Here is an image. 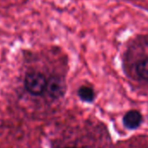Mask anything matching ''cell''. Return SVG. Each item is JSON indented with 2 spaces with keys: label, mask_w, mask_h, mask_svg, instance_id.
I'll use <instances>...</instances> for the list:
<instances>
[{
  "label": "cell",
  "mask_w": 148,
  "mask_h": 148,
  "mask_svg": "<svg viewBox=\"0 0 148 148\" xmlns=\"http://www.w3.org/2000/svg\"><path fill=\"white\" fill-rule=\"evenodd\" d=\"M78 95L82 101L91 103L95 99V91L92 87L84 85L78 89Z\"/></svg>",
  "instance_id": "obj_4"
},
{
  "label": "cell",
  "mask_w": 148,
  "mask_h": 148,
  "mask_svg": "<svg viewBox=\"0 0 148 148\" xmlns=\"http://www.w3.org/2000/svg\"><path fill=\"white\" fill-rule=\"evenodd\" d=\"M66 85L64 79L58 75H51L47 79L45 92L52 99H59L65 94Z\"/></svg>",
  "instance_id": "obj_2"
},
{
  "label": "cell",
  "mask_w": 148,
  "mask_h": 148,
  "mask_svg": "<svg viewBox=\"0 0 148 148\" xmlns=\"http://www.w3.org/2000/svg\"><path fill=\"white\" fill-rule=\"evenodd\" d=\"M142 114L137 110H130L123 117V125L129 130L137 129L142 123Z\"/></svg>",
  "instance_id": "obj_3"
},
{
  "label": "cell",
  "mask_w": 148,
  "mask_h": 148,
  "mask_svg": "<svg viewBox=\"0 0 148 148\" xmlns=\"http://www.w3.org/2000/svg\"><path fill=\"white\" fill-rule=\"evenodd\" d=\"M47 79L39 72H31L26 74L24 80L25 90L31 95H42L46 90Z\"/></svg>",
  "instance_id": "obj_1"
},
{
  "label": "cell",
  "mask_w": 148,
  "mask_h": 148,
  "mask_svg": "<svg viewBox=\"0 0 148 148\" xmlns=\"http://www.w3.org/2000/svg\"><path fill=\"white\" fill-rule=\"evenodd\" d=\"M68 148H73V147H68Z\"/></svg>",
  "instance_id": "obj_6"
},
{
  "label": "cell",
  "mask_w": 148,
  "mask_h": 148,
  "mask_svg": "<svg viewBox=\"0 0 148 148\" xmlns=\"http://www.w3.org/2000/svg\"><path fill=\"white\" fill-rule=\"evenodd\" d=\"M136 73L141 80L148 82V58L140 60L136 64Z\"/></svg>",
  "instance_id": "obj_5"
}]
</instances>
